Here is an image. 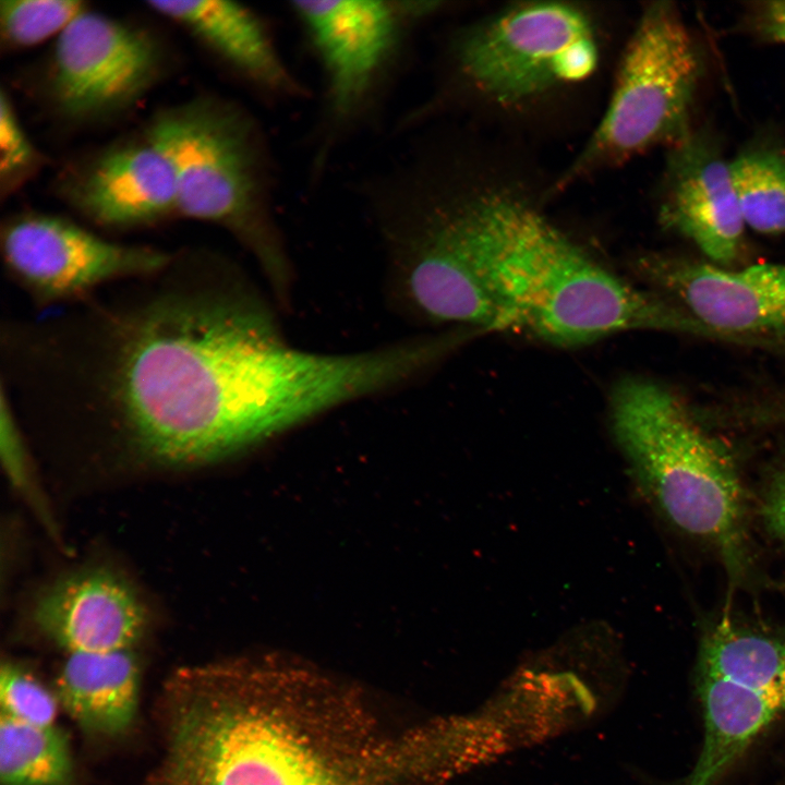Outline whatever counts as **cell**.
<instances>
[{
  "label": "cell",
  "instance_id": "obj_1",
  "mask_svg": "<svg viewBox=\"0 0 785 785\" xmlns=\"http://www.w3.org/2000/svg\"><path fill=\"white\" fill-rule=\"evenodd\" d=\"M104 323L87 400L161 462L234 455L348 397L341 357L290 346L269 301L228 266Z\"/></svg>",
  "mask_w": 785,
  "mask_h": 785
},
{
  "label": "cell",
  "instance_id": "obj_2",
  "mask_svg": "<svg viewBox=\"0 0 785 785\" xmlns=\"http://www.w3.org/2000/svg\"><path fill=\"white\" fill-rule=\"evenodd\" d=\"M158 715L141 785H425L454 766L444 724L388 732L358 690L279 657L181 667Z\"/></svg>",
  "mask_w": 785,
  "mask_h": 785
},
{
  "label": "cell",
  "instance_id": "obj_3",
  "mask_svg": "<svg viewBox=\"0 0 785 785\" xmlns=\"http://www.w3.org/2000/svg\"><path fill=\"white\" fill-rule=\"evenodd\" d=\"M435 203L508 331L563 348L636 329L718 337L678 304L606 269L522 202L502 195L449 202L436 194Z\"/></svg>",
  "mask_w": 785,
  "mask_h": 785
},
{
  "label": "cell",
  "instance_id": "obj_4",
  "mask_svg": "<svg viewBox=\"0 0 785 785\" xmlns=\"http://www.w3.org/2000/svg\"><path fill=\"white\" fill-rule=\"evenodd\" d=\"M169 160L177 212L232 233L288 310L294 268L274 208L275 167L265 136L243 110L201 101L162 113L148 131Z\"/></svg>",
  "mask_w": 785,
  "mask_h": 785
},
{
  "label": "cell",
  "instance_id": "obj_5",
  "mask_svg": "<svg viewBox=\"0 0 785 785\" xmlns=\"http://www.w3.org/2000/svg\"><path fill=\"white\" fill-rule=\"evenodd\" d=\"M623 454L664 515L733 566L744 559V495L735 463L664 386L626 377L609 398Z\"/></svg>",
  "mask_w": 785,
  "mask_h": 785
},
{
  "label": "cell",
  "instance_id": "obj_6",
  "mask_svg": "<svg viewBox=\"0 0 785 785\" xmlns=\"http://www.w3.org/2000/svg\"><path fill=\"white\" fill-rule=\"evenodd\" d=\"M433 0H292L288 8L323 78L310 178L316 183L340 143L366 120L412 29L442 10Z\"/></svg>",
  "mask_w": 785,
  "mask_h": 785
},
{
  "label": "cell",
  "instance_id": "obj_7",
  "mask_svg": "<svg viewBox=\"0 0 785 785\" xmlns=\"http://www.w3.org/2000/svg\"><path fill=\"white\" fill-rule=\"evenodd\" d=\"M703 72L702 51L675 4H649L623 53L605 114L572 173L687 140Z\"/></svg>",
  "mask_w": 785,
  "mask_h": 785
},
{
  "label": "cell",
  "instance_id": "obj_8",
  "mask_svg": "<svg viewBox=\"0 0 785 785\" xmlns=\"http://www.w3.org/2000/svg\"><path fill=\"white\" fill-rule=\"evenodd\" d=\"M696 689L703 738L686 785H716L785 715V637L723 617L700 641Z\"/></svg>",
  "mask_w": 785,
  "mask_h": 785
},
{
  "label": "cell",
  "instance_id": "obj_9",
  "mask_svg": "<svg viewBox=\"0 0 785 785\" xmlns=\"http://www.w3.org/2000/svg\"><path fill=\"white\" fill-rule=\"evenodd\" d=\"M461 75L495 101L514 104L589 77L599 53L592 25L576 7L531 2L463 35L455 47Z\"/></svg>",
  "mask_w": 785,
  "mask_h": 785
},
{
  "label": "cell",
  "instance_id": "obj_10",
  "mask_svg": "<svg viewBox=\"0 0 785 785\" xmlns=\"http://www.w3.org/2000/svg\"><path fill=\"white\" fill-rule=\"evenodd\" d=\"M10 276L38 305L86 295L105 283L154 276L171 264L164 251L121 244L62 218L26 215L2 231Z\"/></svg>",
  "mask_w": 785,
  "mask_h": 785
},
{
  "label": "cell",
  "instance_id": "obj_11",
  "mask_svg": "<svg viewBox=\"0 0 785 785\" xmlns=\"http://www.w3.org/2000/svg\"><path fill=\"white\" fill-rule=\"evenodd\" d=\"M633 271L711 329L740 343L785 340V264L740 270L651 253Z\"/></svg>",
  "mask_w": 785,
  "mask_h": 785
},
{
  "label": "cell",
  "instance_id": "obj_12",
  "mask_svg": "<svg viewBox=\"0 0 785 785\" xmlns=\"http://www.w3.org/2000/svg\"><path fill=\"white\" fill-rule=\"evenodd\" d=\"M159 64L157 45L145 32L85 9L57 37L52 94L69 117L108 113L141 96Z\"/></svg>",
  "mask_w": 785,
  "mask_h": 785
},
{
  "label": "cell",
  "instance_id": "obj_13",
  "mask_svg": "<svg viewBox=\"0 0 785 785\" xmlns=\"http://www.w3.org/2000/svg\"><path fill=\"white\" fill-rule=\"evenodd\" d=\"M660 220L714 265L727 266L738 255L746 224L729 162L705 132L693 131L671 148Z\"/></svg>",
  "mask_w": 785,
  "mask_h": 785
},
{
  "label": "cell",
  "instance_id": "obj_14",
  "mask_svg": "<svg viewBox=\"0 0 785 785\" xmlns=\"http://www.w3.org/2000/svg\"><path fill=\"white\" fill-rule=\"evenodd\" d=\"M34 621L69 653H98L130 649L142 637L147 614L128 582L94 568L49 588L35 605Z\"/></svg>",
  "mask_w": 785,
  "mask_h": 785
},
{
  "label": "cell",
  "instance_id": "obj_15",
  "mask_svg": "<svg viewBox=\"0 0 785 785\" xmlns=\"http://www.w3.org/2000/svg\"><path fill=\"white\" fill-rule=\"evenodd\" d=\"M181 24L270 101L305 98L307 89L282 58L270 27L253 9L225 0L149 1Z\"/></svg>",
  "mask_w": 785,
  "mask_h": 785
},
{
  "label": "cell",
  "instance_id": "obj_16",
  "mask_svg": "<svg viewBox=\"0 0 785 785\" xmlns=\"http://www.w3.org/2000/svg\"><path fill=\"white\" fill-rule=\"evenodd\" d=\"M73 193L83 213L108 227L145 225L177 212L171 165L148 137L105 154Z\"/></svg>",
  "mask_w": 785,
  "mask_h": 785
},
{
  "label": "cell",
  "instance_id": "obj_17",
  "mask_svg": "<svg viewBox=\"0 0 785 785\" xmlns=\"http://www.w3.org/2000/svg\"><path fill=\"white\" fill-rule=\"evenodd\" d=\"M140 668L130 649L69 653L56 696L86 733L116 737L132 725L138 702Z\"/></svg>",
  "mask_w": 785,
  "mask_h": 785
},
{
  "label": "cell",
  "instance_id": "obj_18",
  "mask_svg": "<svg viewBox=\"0 0 785 785\" xmlns=\"http://www.w3.org/2000/svg\"><path fill=\"white\" fill-rule=\"evenodd\" d=\"M1 785H73L74 770L65 734L1 715Z\"/></svg>",
  "mask_w": 785,
  "mask_h": 785
},
{
  "label": "cell",
  "instance_id": "obj_19",
  "mask_svg": "<svg viewBox=\"0 0 785 785\" xmlns=\"http://www.w3.org/2000/svg\"><path fill=\"white\" fill-rule=\"evenodd\" d=\"M729 171L746 227L763 234H784L785 147H748L729 161Z\"/></svg>",
  "mask_w": 785,
  "mask_h": 785
},
{
  "label": "cell",
  "instance_id": "obj_20",
  "mask_svg": "<svg viewBox=\"0 0 785 785\" xmlns=\"http://www.w3.org/2000/svg\"><path fill=\"white\" fill-rule=\"evenodd\" d=\"M84 10L76 0H2L1 33L15 47L35 46L58 37Z\"/></svg>",
  "mask_w": 785,
  "mask_h": 785
},
{
  "label": "cell",
  "instance_id": "obj_21",
  "mask_svg": "<svg viewBox=\"0 0 785 785\" xmlns=\"http://www.w3.org/2000/svg\"><path fill=\"white\" fill-rule=\"evenodd\" d=\"M1 715L36 726H52L58 699L33 675L12 662L0 673Z\"/></svg>",
  "mask_w": 785,
  "mask_h": 785
},
{
  "label": "cell",
  "instance_id": "obj_22",
  "mask_svg": "<svg viewBox=\"0 0 785 785\" xmlns=\"http://www.w3.org/2000/svg\"><path fill=\"white\" fill-rule=\"evenodd\" d=\"M34 148L17 120L10 99L2 92L0 99V172L13 179L34 161Z\"/></svg>",
  "mask_w": 785,
  "mask_h": 785
},
{
  "label": "cell",
  "instance_id": "obj_23",
  "mask_svg": "<svg viewBox=\"0 0 785 785\" xmlns=\"http://www.w3.org/2000/svg\"><path fill=\"white\" fill-rule=\"evenodd\" d=\"M749 20L752 32L760 39L785 45V0H768L752 4Z\"/></svg>",
  "mask_w": 785,
  "mask_h": 785
},
{
  "label": "cell",
  "instance_id": "obj_24",
  "mask_svg": "<svg viewBox=\"0 0 785 785\" xmlns=\"http://www.w3.org/2000/svg\"><path fill=\"white\" fill-rule=\"evenodd\" d=\"M762 508L765 522L785 547V469L772 480Z\"/></svg>",
  "mask_w": 785,
  "mask_h": 785
},
{
  "label": "cell",
  "instance_id": "obj_25",
  "mask_svg": "<svg viewBox=\"0 0 785 785\" xmlns=\"http://www.w3.org/2000/svg\"><path fill=\"white\" fill-rule=\"evenodd\" d=\"M784 413H785V411H784ZM784 416H785V415H784Z\"/></svg>",
  "mask_w": 785,
  "mask_h": 785
}]
</instances>
